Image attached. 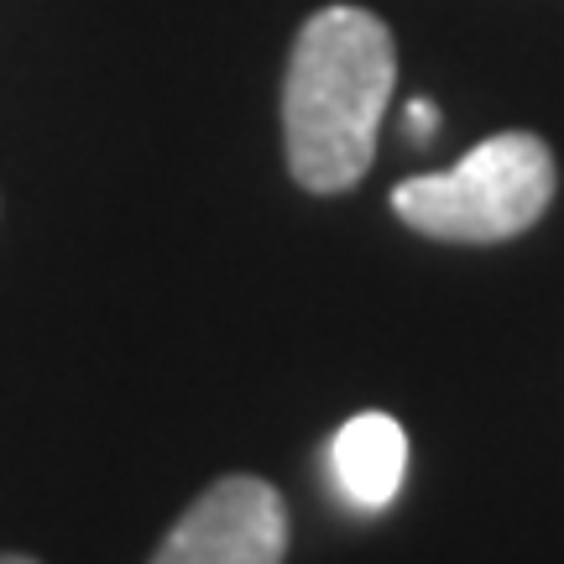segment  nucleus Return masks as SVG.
Masks as SVG:
<instances>
[{
    "instance_id": "f257e3e1",
    "label": "nucleus",
    "mask_w": 564,
    "mask_h": 564,
    "mask_svg": "<svg viewBox=\"0 0 564 564\" xmlns=\"http://www.w3.org/2000/svg\"><path fill=\"white\" fill-rule=\"evenodd\" d=\"M398 84V42L366 6H324L299 26L282 74L288 173L308 194H345L371 173Z\"/></svg>"
},
{
    "instance_id": "f03ea898",
    "label": "nucleus",
    "mask_w": 564,
    "mask_h": 564,
    "mask_svg": "<svg viewBox=\"0 0 564 564\" xmlns=\"http://www.w3.org/2000/svg\"><path fill=\"white\" fill-rule=\"evenodd\" d=\"M560 167L544 137L502 131L470 147L449 173H419L392 188V215L429 241L497 246L544 220Z\"/></svg>"
},
{
    "instance_id": "7ed1b4c3",
    "label": "nucleus",
    "mask_w": 564,
    "mask_h": 564,
    "mask_svg": "<svg viewBox=\"0 0 564 564\" xmlns=\"http://www.w3.org/2000/svg\"><path fill=\"white\" fill-rule=\"evenodd\" d=\"M288 502L262 476H220L183 507L147 564H282Z\"/></svg>"
},
{
    "instance_id": "20e7f679",
    "label": "nucleus",
    "mask_w": 564,
    "mask_h": 564,
    "mask_svg": "<svg viewBox=\"0 0 564 564\" xmlns=\"http://www.w3.org/2000/svg\"><path fill=\"white\" fill-rule=\"evenodd\" d=\"M335 481L345 486V497L366 512H382L398 486H403V470H408V434L403 423L392 413H356L335 434Z\"/></svg>"
},
{
    "instance_id": "39448f33",
    "label": "nucleus",
    "mask_w": 564,
    "mask_h": 564,
    "mask_svg": "<svg viewBox=\"0 0 564 564\" xmlns=\"http://www.w3.org/2000/svg\"><path fill=\"white\" fill-rule=\"evenodd\" d=\"M408 131H413V141H429L434 131H440V110L429 100H413L408 105Z\"/></svg>"
},
{
    "instance_id": "423d86ee",
    "label": "nucleus",
    "mask_w": 564,
    "mask_h": 564,
    "mask_svg": "<svg viewBox=\"0 0 564 564\" xmlns=\"http://www.w3.org/2000/svg\"><path fill=\"white\" fill-rule=\"evenodd\" d=\"M0 564H42V560H32V554H0Z\"/></svg>"
}]
</instances>
